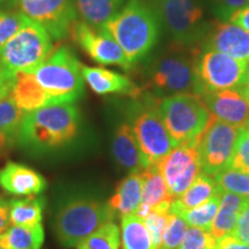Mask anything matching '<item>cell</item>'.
<instances>
[{
    "label": "cell",
    "instance_id": "cell-36",
    "mask_svg": "<svg viewBox=\"0 0 249 249\" xmlns=\"http://www.w3.org/2000/svg\"><path fill=\"white\" fill-rule=\"evenodd\" d=\"M217 240L209 231L189 227L187 230L179 249H216Z\"/></svg>",
    "mask_w": 249,
    "mask_h": 249
},
{
    "label": "cell",
    "instance_id": "cell-5",
    "mask_svg": "<svg viewBox=\"0 0 249 249\" xmlns=\"http://www.w3.org/2000/svg\"><path fill=\"white\" fill-rule=\"evenodd\" d=\"M161 99L154 93H144L132 98L128 107V124L132 127L148 167L156 165L176 148L160 113Z\"/></svg>",
    "mask_w": 249,
    "mask_h": 249
},
{
    "label": "cell",
    "instance_id": "cell-46",
    "mask_svg": "<svg viewBox=\"0 0 249 249\" xmlns=\"http://www.w3.org/2000/svg\"><path fill=\"white\" fill-rule=\"evenodd\" d=\"M77 249H83V248H77Z\"/></svg>",
    "mask_w": 249,
    "mask_h": 249
},
{
    "label": "cell",
    "instance_id": "cell-26",
    "mask_svg": "<svg viewBox=\"0 0 249 249\" xmlns=\"http://www.w3.org/2000/svg\"><path fill=\"white\" fill-rule=\"evenodd\" d=\"M218 193L219 191L213 177L201 172L192 183V186L179 198L172 201L170 211L193 209L205 203Z\"/></svg>",
    "mask_w": 249,
    "mask_h": 249
},
{
    "label": "cell",
    "instance_id": "cell-11",
    "mask_svg": "<svg viewBox=\"0 0 249 249\" xmlns=\"http://www.w3.org/2000/svg\"><path fill=\"white\" fill-rule=\"evenodd\" d=\"M240 130L238 127L213 117L197 142L202 173L214 177L231 167L235 142Z\"/></svg>",
    "mask_w": 249,
    "mask_h": 249
},
{
    "label": "cell",
    "instance_id": "cell-8",
    "mask_svg": "<svg viewBox=\"0 0 249 249\" xmlns=\"http://www.w3.org/2000/svg\"><path fill=\"white\" fill-rule=\"evenodd\" d=\"M160 113L177 144L197 140L213 119L209 108L197 93H178L161 98Z\"/></svg>",
    "mask_w": 249,
    "mask_h": 249
},
{
    "label": "cell",
    "instance_id": "cell-15",
    "mask_svg": "<svg viewBox=\"0 0 249 249\" xmlns=\"http://www.w3.org/2000/svg\"><path fill=\"white\" fill-rule=\"evenodd\" d=\"M201 51H217L249 62V33L232 22L211 23L200 45Z\"/></svg>",
    "mask_w": 249,
    "mask_h": 249
},
{
    "label": "cell",
    "instance_id": "cell-40",
    "mask_svg": "<svg viewBox=\"0 0 249 249\" xmlns=\"http://www.w3.org/2000/svg\"><path fill=\"white\" fill-rule=\"evenodd\" d=\"M14 77L6 71V68L0 60V101L8 97L13 87Z\"/></svg>",
    "mask_w": 249,
    "mask_h": 249
},
{
    "label": "cell",
    "instance_id": "cell-39",
    "mask_svg": "<svg viewBox=\"0 0 249 249\" xmlns=\"http://www.w3.org/2000/svg\"><path fill=\"white\" fill-rule=\"evenodd\" d=\"M231 235L249 245V202L239 213L238 220Z\"/></svg>",
    "mask_w": 249,
    "mask_h": 249
},
{
    "label": "cell",
    "instance_id": "cell-35",
    "mask_svg": "<svg viewBox=\"0 0 249 249\" xmlns=\"http://www.w3.org/2000/svg\"><path fill=\"white\" fill-rule=\"evenodd\" d=\"M24 18L20 11L0 9V49L20 30Z\"/></svg>",
    "mask_w": 249,
    "mask_h": 249
},
{
    "label": "cell",
    "instance_id": "cell-32",
    "mask_svg": "<svg viewBox=\"0 0 249 249\" xmlns=\"http://www.w3.org/2000/svg\"><path fill=\"white\" fill-rule=\"evenodd\" d=\"M218 191L229 192L249 200V174L239 170L227 169L213 177Z\"/></svg>",
    "mask_w": 249,
    "mask_h": 249
},
{
    "label": "cell",
    "instance_id": "cell-25",
    "mask_svg": "<svg viewBox=\"0 0 249 249\" xmlns=\"http://www.w3.org/2000/svg\"><path fill=\"white\" fill-rule=\"evenodd\" d=\"M44 242V227L36 225L9 226L0 235V247L5 249H40Z\"/></svg>",
    "mask_w": 249,
    "mask_h": 249
},
{
    "label": "cell",
    "instance_id": "cell-22",
    "mask_svg": "<svg viewBox=\"0 0 249 249\" xmlns=\"http://www.w3.org/2000/svg\"><path fill=\"white\" fill-rule=\"evenodd\" d=\"M219 209L217 211L209 231L216 240L232 234L239 213L249 202L248 198L233 194V193L219 192Z\"/></svg>",
    "mask_w": 249,
    "mask_h": 249
},
{
    "label": "cell",
    "instance_id": "cell-28",
    "mask_svg": "<svg viewBox=\"0 0 249 249\" xmlns=\"http://www.w3.org/2000/svg\"><path fill=\"white\" fill-rule=\"evenodd\" d=\"M120 234L123 249H155L147 226L136 213L121 217Z\"/></svg>",
    "mask_w": 249,
    "mask_h": 249
},
{
    "label": "cell",
    "instance_id": "cell-27",
    "mask_svg": "<svg viewBox=\"0 0 249 249\" xmlns=\"http://www.w3.org/2000/svg\"><path fill=\"white\" fill-rule=\"evenodd\" d=\"M45 197L42 195L13 198L9 201V220L12 225H36L43 219Z\"/></svg>",
    "mask_w": 249,
    "mask_h": 249
},
{
    "label": "cell",
    "instance_id": "cell-20",
    "mask_svg": "<svg viewBox=\"0 0 249 249\" xmlns=\"http://www.w3.org/2000/svg\"><path fill=\"white\" fill-rule=\"evenodd\" d=\"M9 96L15 105L23 112L35 111L49 105L48 93L37 82L34 73L28 71L15 74Z\"/></svg>",
    "mask_w": 249,
    "mask_h": 249
},
{
    "label": "cell",
    "instance_id": "cell-14",
    "mask_svg": "<svg viewBox=\"0 0 249 249\" xmlns=\"http://www.w3.org/2000/svg\"><path fill=\"white\" fill-rule=\"evenodd\" d=\"M71 33L76 44L98 64L116 65L124 70L133 67L119 44L104 31L95 29L83 21H76Z\"/></svg>",
    "mask_w": 249,
    "mask_h": 249
},
{
    "label": "cell",
    "instance_id": "cell-6",
    "mask_svg": "<svg viewBox=\"0 0 249 249\" xmlns=\"http://www.w3.org/2000/svg\"><path fill=\"white\" fill-rule=\"evenodd\" d=\"M34 75L48 93L49 105L75 103L85 93L82 65L70 46L54 50Z\"/></svg>",
    "mask_w": 249,
    "mask_h": 249
},
{
    "label": "cell",
    "instance_id": "cell-18",
    "mask_svg": "<svg viewBox=\"0 0 249 249\" xmlns=\"http://www.w3.org/2000/svg\"><path fill=\"white\" fill-rule=\"evenodd\" d=\"M82 74L86 82L97 95L120 93L135 98L142 93L141 89L134 85L132 80L116 71L101 67L82 66Z\"/></svg>",
    "mask_w": 249,
    "mask_h": 249
},
{
    "label": "cell",
    "instance_id": "cell-12",
    "mask_svg": "<svg viewBox=\"0 0 249 249\" xmlns=\"http://www.w3.org/2000/svg\"><path fill=\"white\" fill-rule=\"evenodd\" d=\"M198 139L178 144L157 165L173 200L179 198L201 173Z\"/></svg>",
    "mask_w": 249,
    "mask_h": 249
},
{
    "label": "cell",
    "instance_id": "cell-30",
    "mask_svg": "<svg viewBox=\"0 0 249 249\" xmlns=\"http://www.w3.org/2000/svg\"><path fill=\"white\" fill-rule=\"evenodd\" d=\"M220 205V194L213 195L205 203L187 210H174L170 211V213L176 214L182 218L185 222L191 227H197V229L210 231L211 224H213L217 211Z\"/></svg>",
    "mask_w": 249,
    "mask_h": 249
},
{
    "label": "cell",
    "instance_id": "cell-37",
    "mask_svg": "<svg viewBox=\"0 0 249 249\" xmlns=\"http://www.w3.org/2000/svg\"><path fill=\"white\" fill-rule=\"evenodd\" d=\"M231 169L249 174V127L241 129L239 133L235 142Z\"/></svg>",
    "mask_w": 249,
    "mask_h": 249
},
{
    "label": "cell",
    "instance_id": "cell-45",
    "mask_svg": "<svg viewBox=\"0 0 249 249\" xmlns=\"http://www.w3.org/2000/svg\"><path fill=\"white\" fill-rule=\"evenodd\" d=\"M0 249H5V248H2V247H0Z\"/></svg>",
    "mask_w": 249,
    "mask_h": 249
},
{
    "label": "cell",
    "instance_id": "cell-41",
    "mask_svg": "<svg viewBox=\"0 0 249 249\" xmlns=\"http://www.w3.org/2000/svg\"><path fill=\"white\" fill-rule=\"evenodd\" d=\"M216 249H249V245L245 244L232 235H226L218 239Z\"/></svg>",
    "mask_w": 249,
    "mask_h": 249
},
{
    "label": "cell",
    "instance_id": "cell-23",
    "mask_svg": "<svg viewBox=\"0 0 249 249\" xmlns=\"http://www.w3.org/2000/svg\"><path fill=\"white\" fill-rule=\"evenodd\" d=\"M126 2L127 0H74L77 15L95 29H101Z\"/></svg>",
    "mask_w": 249,
    "mask_h": 249
},
{
    "label": "cell",
    "instance_id": "cell-43",
    "mask_svg": "<svg viewBox=\"0 0 249 249\" xmlns=\"http://www.w3.org/2000/svg\"><path fill=\"white\" fill-rule=\"evenodd\" d=\"M9 203L0 196V235L9 227Z\"/></svg>",
    "mask_w": 249,
    "mask_h": 249
},
{
    "label": "cell",
    "instance_id": "cell-7",
    "mask_svg": "<svg viewBox=\"0 0 249 249\" xmlns=\"http://www.w3.org/2000/svg\"><path fill=\"white\" fill-rule=\"evenodd\" d=\"M52 52L53 43L48 31L26 17L20 30L0 49V60L14 77L20 71L34 73Z\"/></svg>",
    "mask_w": 249,
    "mask_h": 249
},
{
    "label": "cell",
    "instance_id": "cell-17",
    "mask_svg": "<svg viewBox=\"0 0 249 249\" xmlns=\"http://www.w3.org/2000/svg\"><path fill=\"white\" fill-rule=\"evenodd\" d=\"M0 187L12 195H40L46 188V180L27 165L8 161L0 169Z\"/></svg>",
    "mask_w": 249,
    "mask_h": 249
},
{
    "label": "cell",
    "instance_id": "cell-24",
    "mask_svg": "<svg viewBox=\"0 0 249 249\" xmlns=\"http://www.w3.org/2000/svg\"><path fill=\"white\" fill-rule=\"evenodd\" d=\"M23 114L11 96L0 101V156L7 154L18 143Z\"/></svg>",
    "mask_w": 249,
    "mask_h": 249
},
{
    "label": "cell",
    "instance_id": "cell-4",
    "mask_svg": "<svg viewBox=\"0 0 249 249\" xmlns=\"http://www.w3.org/2000/svg\"><path fill=\"white\" fill-rule=\"evenodd\" d=\"M110 204L86 195L71 196L61 202L53 218V232L64 248L77 247L104 224L113 222Z\"/></svg>",
    "mask_w": 249,
    "mask_h": 249
},
{
    "label": "cell",
    "instance_id": "cell-9",
    "mask_svg": "<svg viewBox=\"0 0 249 249\" xmlns=\"http://www.w3.org/2000/svg\"><path fill=\"white\" fill-rule=\"evenodd\" d=\"M160 18L177 44L198 48L210 24L205 22L197 0H155ZM201 50V49H200Z\"/></svg>",
    "mask_w": 249,
    "mask_h": 249
},
{
    "label": "cell",
    "instance_id": "cell-44",
    "mask_svg": "<svg viewBox=\"0 0 249 249\" xmlns=\"http://www.w3.org/2000/svg\"><path fill=\"white\" fill-rule=\"evenodd\" d=\"M18 2L20 0H0V9H14Z\"/></svg>",
    "mask_w": 249,
    "mask_h": 249
},
{
    "label": "cell",
    "instance_id": "cell-16",
    "mask_svg": "<svg viewBox=\"0 0 249 249\" xmlns=\"http://www.w3.org/2000/svg\"><path fill=\"white\" fill-rule=\"evenodd\" d=\"M211 116L224 123L238 127H249V98L235 90H218L201 93Z\"/></svg>",
    "mask_w": 249,
    "mask_h": 249
},
{
    "label": "cell",
    "instance_id": "cell-31",
    "mask_svg": "<svg viewBox=\"0 0 249 249\" xmlns=\"http://www.w3.org/2000/svg\"><path fill=\"white\" fill-rule=\"evenodd\" d=\"M120 230L116 223L104 224L83 240L76 248L83 249H119Z\"/></svg>",
    "mask_w": 249,
    "mask_h": 249
},
{
    "label": "cell",
    "instance_id": "cell-29",
    "mask_svg": "<svg viewBox=\"0 0 249 249\" xmlns=\"http://www.w3.org/2000/svg\"><path fill=\"white\" fill-rule=\"evenodd\" d=\"M143 179V195L142 204L149 205L150 208L158 207V205L172 202L166 182L161 176L157 165H151L142 171Z\"/></svg>",
    "mask_w": 249,
    "mask_h": 249
},
{
    "label": "cell",
    "instance_id": "cell-34",
    "mask_svg": "<svg viewBox=\"0 0 249 249\" xmlns=\"http://www.w3.org/2000/svg\"><path fill=\"white\" fill-rule=\"evenodd\" d=\"M187 230H188V224L182 218L173 213H169L163 235V242L160 249H179Z\"/></svg>",
    "mask_w": 249,
    "mask_h": 249
},
{
    "label": "cell",
    "instance_id": "cell-21",
    "mask_svg": "<svg viewBox=\"0 0 249 249\" xmlns=\"http://www.w3.org/2000/svg\"><path fill=\"white\" fill-rule=\"evenodd\" d=\"M143 179L142 171L130 172L119 185L108 201V204L116 213L121 217L135 213L142 202Z\"/></svg>",
    "mask_w": 249,
    "mask_h": 249
},
{
    "label": "cell",
    "instance_id": "cell-2",
    "mask_svg": "<svg viewBox=\"0 0 249 249\" xmlns=\"http://www.w3.org/2000/svg\"><path fill=\"white\" fill-rule=\"evenodd\" d=\"M160 27L155 0H127L124 7L99 30L116 40L134 66L157 44Z\"/></svg>",
    "mask_w": 249,
    "mask_h": 249
},
{
    "label": "cell",
    "instance_id": "cell-13",
    "mask_svg": "<svg viewBox=\"0 0 249 249\" xmlns=\"http://www.w3.org/2000/svg\"><path fill=\"white\" fill-rule=\"evenodd\" d=\"M20 12L48 31L52 39L65 38L76 22L74 0H20Z\"/></svg>",
    "mask_w": 249,
    "mask_h": 249
},
{
    "label": "cell",
    "instance_id": "cell-1",
    "mask_svg": "<svg viewBox=\"0 0 249 249\" xmlns=\"http://www.w3.org/2000/svg\"><path fill=\"white\" fill-rule=\"evenodd\" d=\"M80 120V111L74 103L24 112L18 143L24 150L37 155L62 149L77 136Z\"/></svg>",
    "mask_w": 249,
    "mask_h": 249
},
{
    "label": "cell",
    "instance_id": "cell-38",
    "mask_svg": "<svg viewBox=\"0 0 249 249\" xmlns=\"http://www.w3.org/2000/svg\"><path fill=\"white\" fill-rule=\"evenodd\" d=\"M204 1L220 22H229L235 12L249 5V0H204Z\"/></svg>",
    "mask_w": 249,
    "mask_h": 249
},
{
    "label": "cell",
    "instance_id": "cell-10",
    "mask_svg": "<svg viewBox=\"0 0 249 249\" xmlns=\"http://www.w3.org/2000/svg\"><path fill=\"white\" fill-rule=\"evenodd\" d=\"M197 75L202 93L235 90L249 98V62L238 60L217 51H201Z\"/></svg>",
    "mask_w": 249,
    "mask_h": 249
},
{
    "label": "cell",
    "instance_id": "cell-19",
    "mask_svg": "<svg viewBox=\"0 0 249 249\" xmlns=\"http://www.w3.org/2000/svg\"><path fill=\"white\" fill-rule=\"evenodd\" d=\"M112 155L120 166L130 172L143 171L148 167L128 123H121L117 127L112 139Z\"/></svg>",
    "mask_w": 249,
    "mask_h": 249
},
{
    "label": "cell",
    "instance_id": "cell-33",
    "mask_svg": "<svg viewBox=\"0 0 249 249\" xmlns=\"http://www.w3.org/2000/svg\"><path fill=\"white\" fill-rule=\"evenodd\" d=\"M171 203L172 202H166L158 207L151 208L150 213L145 217V219H143L149 233H150L155 249H160L161 242H163V235L167 224V218H169Z\"/></svg>",
    "mask_w": 249,
    "mask_h": 249
},
{
    "label": "cell",
    "instance_id": "cell-3",
    "mask_svg": "<svg viewBox=\"0 0 249 249\" xmlns=\"http://www.w3.org/2000/svg\"><path fill=\"white\" fill-rule=\"evenodd\" d=\"M201 50L173 43L149 62L145 87L157 97L178 93H202L197 75V58Z\"/></svg>",
    "mask_w": 249,
    "mask_h": 249
},
{
    "label": "cell",
    "instance_id": "cell-42",
    "mask_svg": "<svg viewBox=\"0 0 249 249\" xmlns=\"http://www.w3.org/2000/svg\"><path fill=\"white\" fill-rule=\"evenodd\" d=\"M230 22L236 24V26L241 27L242 29L249 33V5L246 7L239 9L238 12H235L232 15V18H230Z\"/></svg>",
    "mask_w": 249,
    "mask_h": 249
}]
</instances>
